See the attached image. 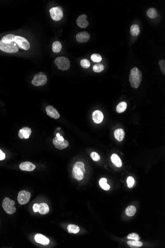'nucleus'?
Instances as JSON below:
<instances>
[{
  "mask_svg": "<svg viewBox=\"0 0 165 248\" xmlns=\"http://www.w3.org/2000/svg\"><path fill=\"white\" fill-rule=\"evenodd\" d=\"M143 79V74L141 70L137 67L131 69L129 74V81L131 86L138 88L141 84Z\"/></svg>",
  "mask_w": 165,
  "mask_h": 248,
  "instance_id": "nucleus-1",
  "label": "nucleus"
},
{
  "mask_svg": "<svg viewBox=\"0 0 165 248\" xmlns=\"http://www.w3.org/2000/svg\"><path fill=\"white\" fill-rule=\"evenodd\" d=\"M86 172L84 163L81 162H76L73 165L72 175L75 179L78 181H81L84 177Z\"/></svg>",
  "mask_w": 165,
  "mask_h": 248,
  "instance_id": "nucleus-2",
  "label": "nucleus"
},
{
  "mask_svg": "<svg viewBox=\"0 0 165 248\" xmlns=\"http://www.w3.org/2000/svg\"><path fill=\"white\" fill-rule=\"evenodd\" d=\"M15 202L10 199L8 197H6L3 199L2 207L7 214H12L16 212V207H15Z\"/></svg>",
  "mask_w": 165,
  "mask_h": 248,
  "instance_id": "nucleus-3",
  "label": "nucleus"
},
{
  "mask_svg": "<svg viewBox=\"0 0 165 248\" xmlns=\"http://www.w3.org/2000/svg\"><path fill=\"white\" fill-rule=\"evenodd\" d=\"M0 50L8 53H15L18 51V47L15 42L5 43L0 40Z\"/></svg>",
  "mask_w": 165,
  "mask_h": 248,
  "instance_id": "nucleus-4",
  "label": "nucleus"
},
{
  "mask_svg": "<svg viewBox=\"0 0 165 248\" xmlns=\"http://www.w3.org/2000/svg\"><path fill=\"white\" fill-rule=\"evenodd\" d=\"M55 64L60 70H67L70 67V62L67 58L63 57H59L56 58Z\"/></svg>",
  "mask_w": 165,
  "mask_h": 248,
  "instance_id": "nucleus-5",
  "label": "nucleus"
},
{
  "mask_svg": "<svg viewBox=\"0 0 165 248\" xmlns=\"http://www.w3.org/2000/svg\"><path fill=\"white\" fill-rule=\"evenodd\" d=\"M47 75L43 72H40L34 76V78L32 80V83L34 86H40L47 83Z\"/></svg>",
  "mask_w": 165,
  "mask_h": 248,
  "instance_id": "nucleus-6",
  "label": "nucleus"
},
{
  "mask_svg": "<svg viewBox=\"0 0 165 248\" xmlns=\"http://www.w3.org/2000/svg\"><path fill=\"white\" fill-rule=\"evenodd\" d=\"M50 13L51 18L55 21H59L63 18V10L61 7H54L50 10Z\"/></svg>",
  "mask_w": 165,
  "mask_h": 248,
  "instance_id": "nucleus-7",
  "label": "nucleus"
},
{
  "mask_svg": "<svg viewBox=\"0 0 165 248\" xmlns=\"http://www.w3.org/2000/svg\"><path fill=\"white\" fill-rule=\"evenodd\" d=\"M31 198V193L28 191H20L18 193L17 201L20 205H26L29 202Z\"/></svg>",
  "mask_w": 165,
  "mask_h": 248,
  "instance_id": "nucleus-8",
  "label": "nucleus"
},
{
  "mask_svg": "<svg viewBox=\"0 0 165 248\" xmlns=\"http://www.w3.org/2000/svg\"><path fill=\"white\" fill-rule=\"evenodd\" d=\"M15 43L21 49L28 50L30 48V44L26 38L21 36H16L15 38Z\"/></svg>",
  "mask_w": 165,
  "mask_h": 248,
  "instance_id": "nucleus-9",
  "label": "nucleus"
},
{
  "mask_svg": "<svg viewBox=\"0 0 165 248\" xmlns=\"http://www.w3.org/2000/svg\"><path fill=\"white\" fill-rule=\"evenodd\" d=\"M52 142L55 148L60 150L66 148L67 147L69 146V142L67 141V140H64L63 141H62L60 140H59L57 137L54 138Z\"/></svg>",
  "mask_w": 165,
  "mask_h": 248,
  "instance_id": "nucleus-10",
  "label": "nucleus"
},
{
  "mask_svg": "<svg viewBox=\"0 0 165 248\" xmlns=\"http://www.w3.org/2000/svg\"><path fill=\"white\" fill-rule=\"evenodd\" d=\"M47 113L50 118L55 119H58L60 117V114L57 109L52 106H48L45 108Z\"/></svg>",
  "mask_w": 165,
  "mask_h": 248,
  "instance_id": "nucleus-11",
  "label": "nucleus"
},
{
  "mask_svg": "<svg viewBox=\"0 0 165 248\" xmlns=\"http://www.w3.org/2000/svg\"><path fill=\"white\" fill-rule=\"evenodd\" d=\"M20 168L22 171L32 172L36 168V166L31 162H23L20 164Z\"/></svg>",
  "mask_w": 165,
  "mask_h": 248,
  "instance_id": "nucleus-12",
  "label": "nucleus"
},
{
  "mask_svg": "<svg viewBox=\"0 0 165 248\" xmlns=\"http://www.w3.org/2000/svg\"><path fill=\"white\" fill-rule=\"evenodd\" d=\"M87 16L86 15H82L78 17L77 20V24L81 28H86L89 23V21L86 20L87 18Z\"/></svg>",
  "mask_w": 165,
  "mask_h": 248,
  "instance_id": "nucleus-13",
  "label": "nucleus"
},
{
  "mask_svg": "<svg viewBox=\"0 0 165 248\" xmlns=\"http://www.w3.org/2000/svg\"><path fill=\"white\" fill-rule=\"evenodd\" d=\"M90 38L89 34L86 31H82L76 35V40L80 43H86Z\"/></svg>",
  "mask_w": 165,
  "mask_h": 248,
  "instance_id": "nucleus-14",
  "label": "nucleus"
},
{
  "mask_svg": "<svg viewBox=\"0 0 165 248\" xmlns=\"http://www.w3.org/2000/svg\"><path fill=\"white\" fill-rule=\"evenodd\" d=\"M32 133V131L31 128L25 127V128H21L18 132V136L20 138L22 139H28L29 138V136L31 135Z\"/></svg>",
  "mask_w": 165,
  "mask_h": 248,
  "instance_id": "nucleus-15",
  "label": "nucleus"
},
{
  "mask_svg": "<svg viewBox=\"0 0 165 248\" xmlns=\"http://www.w3.org/2000/svg\"><path fill=\"white\" fill-rule=\"evenodd\" d=\"M35 240L38 243L41 244L44 246H47L50 243L49 239L41 234H37L35 236Z\"/></svg>",
  "mask_w": 165,
  "mask_h": 248,
  "instance_id": "nucleus-16",
  "label": "nucleus"
},
{
  "mask_svg": "<svg viewBox=\"0 0 165 248\" xmlns=\"http://www.w3.org/2000/svg\"><path fill=\"white\" fill-rule=\"evenodd\" d=\"M103 118V113L99 110L95 111L92 113V119L94 123L96 124H99L102 123Z\"/></svg>",
  "mask_w": 165,
  "mask_h": 248,
  "instance_id": "nucleus-17",
  "label": "nucleus"
},
{
  "mask_svg": "<svg viewBox=\"0 0 165 248\" xmlns=\"http://www.w3.org/2000/svg\"><path fill=\"white\" fill-rule=\"evenodd\" d=\"M114 134L115 139L119 142H121L123 140L124 137H125V132H124V130L123 129H121V128L117 129L114 131Z\"/></svg>",
  "mask_w": 165,
  "mask_h": 248,
  "instance_id": "nucleus-18",
  "label": "nucleus"
},
{
  "mask_svg": "<svg viewBox=\"0 0 165 248\" xmlns=\"http://www.w3.org/2000/svg\"><path fill=\"white\" fill-rule=\"evenodd\" d=\"M111 160L112 163L117 167H121L122 166V162L119 157L116 154H113L111 157Z\"/></svg>",
  "mask_w": 165,
  "mask_h": 248,
  "instance_id": "nucleus-19",
  "label": "nucleus"
},
{
  "mask_svg": "<svg viewBox=\"0 0 165 248\" xmlns=\"http://www.w3.org/2000/svg\"><path fill=\"white\" fill-rule=\"evenodd\" d=\"M40 205V209H39V212L41 214H48L50 212V208L47 204L45 203H41L39 204Z\"/></svg>",
  "mask_w": 165,
  "mask_h": 248,
  "instance_id": "nucleus-20",
  "label": "nucleus"
},
{
  "mask_svg": "<svg viewBox=\"0 0 165 248\" xmlns=\"http://www.w3.org/2000/svg\"><path fill=\"white\" fill-rule=\"evenodd\" d=\"M127 244L131 248H139L143 245V243L139 240H129L127 242Z\"/></svg>",
  "mask_w": 165,
  "mask_h": 248,
  "instance_id": "nucleus-21",
  "label": "nucleus"
},
{
  "mask_svg": "<svg viewBox=\"0 0 165 248\" xmlns=\"http://www.w3.org/2000/svg\"><path fill=\"white\" fill-rule=\"evenodd\" d=\"M16 36L13 34H8L3 36L2 38V41L5 43H10L15 42V38Z\"/></svg>",
  "mask_w": 165,
  "mask_h": 248,
  "instance_id": "nucleus-22",
  "label": "nucleus"
},
{
  "mask_svg": "<svg viewBox=\"0 0 165 248\" xmlns=\"http://www.w3.org/2000/svg\"><path fill=\"white\" fill-rule=\"evenodd\" d=\"M107 180L105 178H101L99 181V184L102 189L106 191H108L110 189V187L109 185L107 183Z\"/></svg>",
  "mask_w": 165,
  "mask_h": 248,
  "instance_id": "nucleus-23",
  "label": "nucleus"
},
{
  "mask_svg": "<svg viewBox=\"0 0 165 248\" xmlns=\"http://www.w3.org/2000/svg\"><path fill=\"white\" fill-rule=\"evenodd\" d=\"M68 231L69 233L77 234L80 231V228L77 225L69 224L67 227Z\"/></svg>",
  "mask_w": 165,
  "mask_h": 248,
  "instance_id": "nucleus-24",
  "label": "nucleus"
},
{
  "mask_svg": "<svg viewBox=\"0 0 165 248\" xmlns=\"http://www.w3.org/2000/svg\"><path fill=\"white\" fill-rule=\"evenodd\" d=\"M130 32L133 36H138L140 33V28L138 25H131L130 28Z\"/></svg>",
  "mask_w": 165,
  "mask_h": 248,
  "instance_id": "nucleus-25",
  "label": "nucleus"
},
{
  "mask_svg": "<svg viewBox=\"0 0 165 248\" xmlns=\"http://www.w3.org/2000/svg\"><path fill=\"white\" fill-rule=\"evenodd\" d=\"M127 108V104L125 102H122L117 106L116 111L117 113H122L126 111Z\"/></svg>",
  "mask_w": 165,
  "mask_h": 248,
  "instance_id": "nucleus-26",
  "label": "nucleus"
},
{
  "mask_svg": "<svg viewBox=\"0 0 165 248\" xmlns=\"http://www.w3.org/2000/svg\"><path fill=\"white\" fill-rule=\"evenodd\" d=\"M136 208L133 206H129L126 209V214L128 216H133L136 212Z\"/></svg>",
  "mask_w": 165,
  "mask_h": 248,
  "instance_id": "nucleus-27",
  "label": "nucleus"
},
{
  "mask_svg": "<svg viewBox=\"0 0 165 248\" xmlns=\"http://www.w3.org/2000/svg\"><path fill=\"white\" fill-rule=\"evenodd\" d=\"M52 51L55 53H59L62 50V45L61 43L59 41H55L52 44Z\"/></svg>",
  "mask_w": 165,
  "mask_h": 248,
  "instance_id": "nucleus-28",
  "label": "nucleus"
},
{
  "mask_svg": "<svg viewBox=\"0 0 165 248\" xmlns=\"http://www.w3.org/2000/svg\"><path fill=\"white\" fill-rule=\"evenodd\" d=\"M147 15L150 18H155L157 16V10L155 8H150L147 10Z\"/></svg>",
  "mask_w": 165,
  "mask_h": 248,
  "instance_id": "nucleus-29",
  "label": "nucleus"
},
{
  "mask_svg": "<svg viewBox=\"0 0 165 248\" xmlns=\"http://www.w3.org/2000/svg\"><path fill=\"white\" fill-rule=\"evenodd\" d=\"M104 67L102 64H97L94 65L93 70L96 72H101L104 70Z\"/></svg>",
  "mask_w": 165,
  "mask_h": 248,
  "instance_id": "nucleus-30",
  "label": "nucleus"
},
{
  "mask_svg": "<svg viewBox=\"0 0 165 248\" xmlns=\"http://www.w3.org/2000/svg\"><path fill=\"white\" fill-rule=\"evenodd\" d=\"M91 60L94 62H99L102 60V57L101 56L98 54H92L91 56Z\"/></svg>",
  "mask_w": 165,
  "mask_h": 248,
  "instance_id": "nucleus-31",
  "label": "nucleus"
},
{
  "mask_svg": "<svg viewBox=\"0 0 165 248\" xmlns=\"http://www.w3.org/2000/svg\"><path fill=\"white\" fill-rule=\"evenodd\" d=\"M80 64L82 67L84 69H87L91 65V63L89 62V60H87V59H83L82 60H81Z\"/></svg>",
  "mask_w": 165,
  "mask_h": 248,
  "instance_id": "nucleus-32",
  "label": "nucleus"
},
{
  "mask_svg": "<svg viewBox=\"0 0 165 248\" xmlns=\"http://www.w3.org/2000/svg\"><path fill=\"white\" fill-rule=\"evenodd\" d=\"M134 178L131 176H129L127 179V183L128 185V187L129 188H132L134 185Z\"/></svg>",
  "mask_w": 165,
  "mask_h": 248,
  "instance_id": "nucleus-33",
  "label": "nucleus"
},
{
  "mask_svg": "<svg viewBox=\"0 0 165 248\" xmlns=\"http://www.w3.org/2000/svg\"><path fill=\"white\" fill-rule=\"evenodd\" d=\"M128 239L129 240H139V236L137 234L135 233H133L129 234V235H128L127 237Z\"/></svg>",
  "mask_w": 165,
  "mask_h": 248,
  "instance_id": "nucleus-34",
  "label": "nucleus"
},
{
  "mask_svg": "<svg viewBox=\"0 0 165 248\" xmlns=\"http://www.w3.org/2000/svg\"><path fill=\"white\" fill-rule=\"evenodd\" d=\"M91 157L92 159V160L94 162H97L100 160V156L99 154L95 152H93L91 153Z\"/></svg>",
  "mask_w": 165,
  "mask_h": 248,
  "instance_id": "nucleus-35",
  "label": "nucleus"
},
{
  "mask_svg": "<svg viewBox=\"0 0 165 248\" xmlns=\"http://www.w3.org/2000/svg\"><path fill=\"white\" fill-rule=\"evenodd\" d=\"M159 64L160 67L162 71L163 74L165 75V61L164 60H161L159 61Z\"/></svg>",
  "mask_w": 165,
  "mask_h": 248,
  "instance_id": "nucleus-36",
  "label": "nucleus"
},
{
  "mask_svg": "<svg viewBox=\"0 0 165 248\" xmlns=\"http://www.w3.org/2000/svg\"><path fill=\"white\" fill-rule=\"evenodd\" d=\"M39 209H40V205L37 203H36L33 206V209L35 212H39Z\"/></svg>",
  "mask_w": 165,
  "mask_h": 248,
  "instance_id": "nucleus-37",
  "label": "nucleus"
},
{
  "mask_svg": "<svg viewBox=\"0 0 165 248\" xmlns=\"http://www.w3.org/2000/svg\"><path fill=\"white\" fill-rule=\"evenodd\" d=\"M6 158V155L0 150V160H3Z\"/></svg>",
  "mask_w": 165,
  "mask_h": 248,
  "instance_id": "nucleus-38",
  "label": "nucleus"
},
{
  "mask_svg": "<svg viewBox=\"0 0 165 248\" xmlns=\"http://www.w3.org/2000/svg\"><path fill=\"white\" fill-rule=\"evenodd\" d=\"M60 134H59V133H57V135H56V137H59L60 136Z\"/></svg>",
  "mask_w": 165,
  "mask_h": 248,
  "instance_id": "nucleus-39",
  "label": "nucleus"
}]
</instances>
